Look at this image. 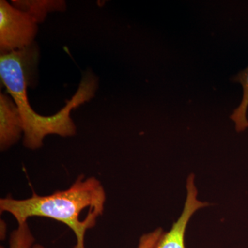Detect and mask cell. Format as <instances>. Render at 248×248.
<instances>
[{
    "mask_svg": "<svg viewBox=\"0 0 248 248\" xmlns=\"http://www.w3.org/2000/svg\"><path fill=\"white\" fill-rule=\"evenodd\" d=\"M13 6L29 14L36 22L45 21L47 14L52 11H63L66 2L62 0H13Z\"/></svg>",
    "mask_w": 248,
    "mask_h": 248,
    "instance_id": "6",
    "label": "cell"
},
{
    "mask_svg": "<svg viewBox=\"0 0 248 248\" xmlns=\"http://www.w3.org/2000/svg\"><path fill=\"white\" fill-rule=\"evenodd\" d=\"M106 202L104 187L96 178L84 179L80 175L76 182L65 190L50 195L33 193L26 200H15L11 197L0 200L1 213L7 212L17 220L18 225L27 222L32 217H47L64 223L74 232L76 244L73 248H85V235L95 226V222L81 218L85 210L103 215Z\"/></svg>",
    "mask_w": 248,
    "mask_h": 248,
    "instance_id": "2",
    "label": "cell"
},
{
    "mask_svg": "<svg viewBox=\"0 0 248 248\" xmlns=\"http://www.w3.org/2000/svg\"><path fill=\"white\" fill-rule=\"evenodd\" d=\"M187 195L184 210L177 221L173 223L170 231L163 232L154 248H186L185 234L191 217L201 208L208 206L207 202H201L197 199L198 191L195 184V176L190 174L186 183Z\"/></svg>",
    "mask_w": 248,
    "mask_h": 248,
    "instance_id": "4",
    "label": "cell"
},
{
    "mask_svg": "<svg viewBox=\"0 0 248 248\" xmlns=\"http://www.w3.org/2000/svg\"><path fill=\"white\" fill-rule=\"evenodd\" d=\"M163 232L161 228H158L155 231L148 234L143 235L140 239L138 248H154L158 241L162 235ZM32 248H46L45 246L40 244H35Z\"/></svg>",
    "mask_w": 248,
    "mask_h": 248,
    "instance_id": "9",
    "label": "cell"
},
{
    "mask_svg": "<svg viewBox=\"0 0 248 248\" xmlns=\"http://www.w3.org/2000/svg\"><path fill=\"white\" fill-rule=\"evenodd\" d=\"M34 243L35 238L26 222L18 225L17 229L11 233L9 248H32Z\"/></svg>",
    "mask_w": 248,
    "mask_h": 248,
    "instance_id": "8",
    "label": "cell"
},
{
    "mask_svg": "<svg viewBox=\"0 0 248 248\" xmlns=\"http://www.w3.org/2000/svg\"><path fill=\"white\" fill-rule=\"evenodd\" d=\"M232 81L240 83L244 89V95L239 107L234 109L232 115L231 116L232 120L236 124L237 132H242L248 127V121L246 113L248 108V67L244 71H240L236 76H234Z\"/></svg>",
    "mask_w": 248,
    "mask_h": 248,
    "instance_id": "7",
    "label": "cell"
},
{
    "mask_svg": "<svg viewBox=\"0 0 248 248\" xmlns=\"http://www.w3.org/2000/svg\"><path fill=\"white\" fill-rule=\"evenodd\" d=\"M24 133L22 116L14 99L0 93V147L5 151L17 143Z\"/></svg>",
    "mask_w": 248,
    "mask_h": 248,
    "instance_id": "5",
    "label": "cell"
},
{
    "mask_svg": "<svg viewBox=\"0 0 248 248\" xmlns=\"http://www.w3.org/2000/svg\"><path fill=\"white\" fill-rule=\"evenodd\" d=\"M37 23L27 13L5 0L0 1L1 55L26 48L35 42Z\"/></svg>",
    "mask_w": 248,
    "mask_h": 248,
    "instance_id": "3",
    "label": "cell"
},
{
    "mask_svg": "<svg viewBox=\"0 0 248 248\" xmlns=\"http://www.w3.org/2000/svg\"><path fill=\"white\" fill-rule=\"evenodd\" d=\"M39 48L35 42L26 48L0 57V77L8 93L17 104L24 125V145L37 149L43 145L46 135L55 134L62 137L76 135V127L71 117L73 109L94 97L88 85L80 84L66 106L55 115L42 116L35 112L28 100L27 88L36 69Z\"/></svg>",
    "mask_w": 248,
    "mask_h": 248,
    "instance_id": "1",
    "label": "cell"
}]
</instances>
